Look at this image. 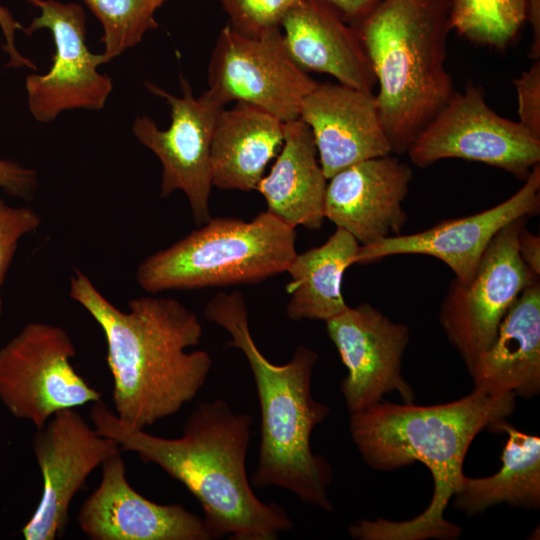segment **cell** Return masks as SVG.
Returning a JSON list of instances; mask_svg holds the SVG:
<instances>
[{
	"instance_id": "6da1fadb",
	"label": "cell",
	"mask_w": 540,
	"mask_h": 540,
	"mask_svg": "<svg viewBox=\"0 0 540 540\" xmlns=\"http://www.w3.org/2000/svg\"><path fill=\"white\" fill-rule=\"evenodd\" d=\"M512 393L490 395L473 390L451 402L421 406L381 401L351 413V438L364 462L372 469L391 471L414 462L432 474L430 504L405 521L362 519L348 528L359 540L456 539L462 528L449 522L444 512L463 477V463L474 438L506 420L515 410Z\"/></svg>"
},
{
	"instance_id": "7a4b0ae2",
	"label": "cell",
	"mask_w": 540,
	"mask_h": 540,
	"mask_svg": "<svg viewBox=\"0 0 540 540\" xmlns=\"http://www.w3.org/2000/svg\"><path fill=\"white\" fill-rule=\"evenodd\" d=\"M96 431L182 483L197 499L209 539L275 540L293 522L280 505L261 501L247 477L252 416L221 399L199 403L179 438L151 435L121 421L101 401L92 403Z\"/></svg>"
},
{
	"instance_id": "3957f363",
	"label": "cell",
	"mask_w": 540,
	"mask_h": 540,
	"mask_svg": "<svg viewBox=\"0 0 540 540\" xmlns=\"http://www.w3.org/2000/svg\"><path fill=\"white\" fill-rule=\"evenodd\" d=\"M69 296L103 331L115 415L121 421L144 429L196 397L212 360L206 351H186L199 345L203 333L192 310L174 298L142 296L122 311L77 269Z\"/></svg>"
},
{
	"instance_id": "277c9868",
	"label": "cell",
	"mask_w": 540,
	"mask_h": 540,
	"mask_svg": "<svg viewBox=\"0 0 540 540\" xmlns=\"http://www.w3.org/2000/svg\"><path fill=\"white\" fill-rule=\"evenodd\" d=\"M203 315L227 331L228 346L244 354L255 380L261 439L251 485L280 487L305 504L334 511L328 497L332 467L325 457L312 452L310 444L313 429L330 413V407L312 394L318 354L300 345L285 364L268 360L252 338L247 305L237 290L217 293L206 303Z\"/></svg>"
},
{
	"instance_id": "5b68a950",
	"label": "cell",
	"mask_w": 540,
	"mask_h": 540,
	"mask_svg": "<svg viewBox=\"0 0 540 540\" xmlns=\"http://www.w3.org/2000/svg\"><path fill=\"white\" fill-rule=\"evenodd\" d=\"M355 28L392 153L404 154L455 92L446 70L450 0H382Z\"/></svg>"
},
{
	"instance_id": "8992f818",
	"label": "cell",
	"mask_w": 540,
	"mask_h": 540,
	"mask_svg": "<svg viewBox=\"0 0 540 540\" xmlns=\"http://www.w3.org/2000/svg\"><path fill=\"white\" fill-rule=\"evenodd\" d=\"M295 228L268 211L251 221L211 218L137 267L150 294L258 283L286 272L297 254Z\"/></svg>"
},
{
	"instance_id": "52a82bcc",
	"label": "cell",
	"mask_w": 540,
	"mask_h": 540,
	"mask_svg": "<svg viewBox=\"0 0 540 540\" xmlns=\"http://www.w3.org/2000/svg\"><path fill=\"white\" fill-rule=\"evenodd\" d=\"M76 348L63 328L30 322L0 349V400L19 419L43 428L57 412L101 401L71 363Z\"/></svg>"
},
{
	"instance_id": "ba28073f",
	"label": "cell",
	"mask_w": 540,
	"mask_h": 540,
	"mask_svg": "<svg viewBox=\"0 0 540 540\" xmlns=\"http://www.w3.org/2000/svg\"><path fill=\"white\" fill-rule=\"evenodd\" d=\"M424 168L446 158L481 162L525 180L540 162V139L519 122L496 113L479 86L454 92L417 135L408 151Z\"/></svg>"
},
{
	"instance_id": "9c48e42d",
	"label": "cell",
	"mask_w": 540,
	"mask_h": 540,
	"mask_svg": "<svg viewBox=\"0 0 540 540\" xmlns=\"http://www.w3.org/2000/svg\"><path fill=\"white\" fill-rule=\"evenodd\" d=\"M525 219L503 227L484 251L471 279H454L442 301L439 322L467 368L492 344L521 292L539 279L517 249Z\"/></svg>"
},
{
	"instance_id": "30bf717a",
	"label": "cell",
	"mask_w": 540,
	"mask_h": 540,
	"mask_svg": "<svg viewBox=\"0 0 540 540\" xmlns=\"http://www.w3.org/2000/svg\"><path fill=\"white\" fill-rule=\"evenodd\" d=\"M208 84L224 105L246 102L285 123L299 118L304 98L318 83L293 60L281 29L247 36L227 25L212 51Z\"/></svg>"
},
{
	"instance_id": "8fae6325",
	"label": "cell",
	"mask_w": 540,
	"mask_h": 540,
	"mask_svg": "<svg viewBox=\"0 0 540 540\" xmlns=\"http://www.w3.org/2000/svg\"><path fill=\"white\" fill-rule=\"evenodd\" d=\"M180 84L182 96L178 97L153 83H145L152 94L168 103L171 123L163 130L150 117L140 116L134 120L132 131L161 162V197L182 191L195 223L201 226L212 218L209 211L213 187L211 145L217 118L226 105L210 90L196 98L183 76H180Z\"/></svg>"
},
{
	"instance_id": "7c38bea8",
	"label": "cell",
	"mask_w": 540,
	"mask_h": 540,
	"mask_svg": "<svg viewBox=\"0 0 540 540\" xmlns=\"http://www.w3.org/2000/svg\"><path fill=\"white\" fill-rule=\"evenodd\" d=\"M27 1L40 10V15L25 29L26 34L48 29L55 44L49 71L26 78L32 116L41 123H48L66 110L102 109L113 84L109 76L98 71V66L110 60L104 53L94 54L88 49L83 8L56 0Z\"/></svg>"
},
{
	"instance_id": "4fadbf2b",
	"label": "cell",
	"mask_w": 540,
	"mask_h": 540,
	"mask_svg": "<svg viewBox=\"0 0 540 540\" xmlns=\"http://www.w3.org/2000/svg\"><path fill=\"white\" fill-rule=\"evenodd\" d=\"M32 447L42 475V494L21 534L25 540H55L62 536L70 503L88 476L121 448L90 427L75 409L54 414L36 430Z\"/></svg>"
},
{
	"instance_id": "5bb4252c",
	"label": "cell",
	"mask_w": 540,
	"mask_h": 540,
	"mask_svg": "<svg viewBox=\"0 0 540 540\" xmlns=\"http://www.w3.org/2000/svg\"><path fill=\"white\" fill-rule=\"evenodd\" d=\"M326 328L347 368L341 392L350 413L383 401L391 392H397L403 403H414L415 392L402 375L410 340L405 324L363 303L326 321Z\"/></svg>"
},
{
	"instance_id": "9a60e30c",
	"label": "cell",
	"mask_w": 540,
	"mask_h": 540,
	"mask_svg": "<svg viewBox=\"0 0 540 540\" xmlns=\"http://www.w3.org/2000/svg\"><path fill=\"white\" fill-rule=\"evenodd\" d=\"M540 210V165L537 164L523 186L507 200L484 211L441 221L435 226L407 235H394L377 243L360 246L355 264H367L399 254L435 257L467 282L493 237L507 224Z\"/></svg>"
},
{
	"instance_id": "2e32d148",
	"label": "cell",
	"mask_w": 540,
	"mask_h": 540,
	"mask_svg": "<svg viewBox=\"0 0 540 540\" xmlns=\"http://www.w3.org/2000/svg\"><path fill=\"white\" fill-rule=\"evenodd\" d=\"M99 486L83 502L78 524L92 540H210L202 517L181 504H159L127 481L120 451L101 464Z\"/></svg>"
},
{
	"instance_id": "e0dca14e",
	"label": "cell",
	"mask_w": 540,
	"mask_h": 540,
	"mask_svg": "<svg viewBox=\"0 0 540 540\" xmlns=\"http://www.w3.org/2000/svg\"><path fill=\"white\" fill-rule=\"evenodd\" d=\"M411 167L392 154L346 167L328 179L324 215L360 246L400 234L407 215Z\"/></svg>"
},
{
	"instance_id": "ac0fdd59",
	"label": "cell",
	"mask_w": 540,
	"mask_h": 540,
	"mask_svg": "<svg viewBox=\"0 0 540 540\" xmlns=\"http://www.w3.org/2000/svg\"><path fill=\"white\" fill-rule=\"evenodd\" d=\"M299 119L311 130L327 179L358 162L393 154L373 92L318 83L304 98Z\"/></svg>"
},
{
	"instance_id": "d6986e66",
	"label": "cell",
	"mask_w": 540,
	"mask_h": 540,
	"mask_svg": "<svg viewBox=\"0 0 540 540\" xmlns=\"http://www.w3.org/2000/svg\"><path fill=\"white\" fill-rule=\"evenodd\" d=\"M285 45L304 71L373 92L376 78L355 27L325 0H298L281 23Z\"/></svg>"
},
{
	"instance_id": "ffe728a7",
	"label": "cell",
	"mask_w": 540,
	"mask_h": 540,
	"mask_svg": "<svg viewBox=\"0 0 540 540\" xmlns=\"http://www.w3.org/2000/svg\"><path fill=\"white\" fill-rule=\"evenodd\" d=\"M474 389L529 399L540 392V281L529 284L501 321L496 338L467 368Z\"/></svg>"
},
{
	"instance_id": "44dd1931",
	"label": "cell",
	"mask_w": 540,
	"mask_h": 540,
	"mask_svg": "<svg viewBox=\"0 0 540 540\" xmlns=\"http://www.w3.org/2000/svg\"><path fill=\"white\" fill-rule=\"evenodd\" d=\"M283 141L284 122L267 111L241 101L224 108L212 137V185L223 190H257Z\"/></svg>"
},
{
	"instance_id": "7402d4cb",
	"label": "cell",
	"mask_w": 540,
	"mask_h": 540,
	"mask_svg": "<svg viewBox=\"0 0 540 540\" xmlns=\"http://www.w3.org/2000/svg\"><path fill=\"white\" fill-rule=\"evenodd\" d=\"M327 182L310 128L299 118L285 122L282 149L257 187L267 211L294 228L318 230Z\"/></svg>"
},
{
	"instance_id": "603a6c76",
	"label": "cell",
	"mask_w": 540,
	"mask_h": 540,
	"mask_svg": "<svg viewBox=\"0 0 540 540\" xmlns=\"http://www.w3.org/2000/svg\"><path fill=\"white\" fill-rule=\"evenodd\" d=\"M508 435L501 454L502 465L495 474L470 478L466 475L451 498L453 506L474 516L507 503L526 509L540 507V439L516 429L507 420L488 428Z\"/></svg>"
},
{
	"instance_id": "cb8c5ba5",
	"label": "cell",
	"mask_w": 540,
	"mask_h": 540,
	"mask_svg": "<svg viewBox=\"0 0 540 540\" xmlns=\"http://www.w3.org/2000/svg\"><path fill=\"white\" fill-rule=\"evenodd\" d=\"M360 244L348 232L337 228L328 240L296 254L286 272L290 295L286 314L293 321H328L349 306L342 294L345 270L355 264Z\"/></svg>"
},
{
	"instance_id": "d4e9b609",
	"label": "cell",
	"mask_w": 540,
	"mask_h": 540,
	"mask_svg": "<svg viewBox=\"0 0 540 540\" xmlns=\"http://www.w3.org/2000/svg\"><path fill=\"white\" fill-rule=\"evenodd\" d=\"M524 23V0H450L451 30L477 45L503 50Z\"/></svg>"
},
{
	"instance_id": "484cf974",
	"label": "cell",
	"mask_w": 540,
	"mask_h": 540,
	"mask_svg": "<svg viewBox=\"0 0 540 540\" xmlns=\"http://www.w3.org/2000/svg\"><path fill=\"white\" fill-rule=\"evenodd\" d=\"M103 27L104 54L111 61L157 27L150 0H83Z\"/></svg>"
},
{
	"instance_id": "4316f807",
	"label": "cell",
	"mask_w": 540,
	"mask_h": 540,
	"mask_svg": "<svg viewBox=\"0 0 540 540\" xmlns=\"http://www.w3.org/2000/svg\"><path fill=\"white\" fill-rule=\"evenodd\" d=\"M298 0H220L228 26L247 36L281 29V23Z\"/></svg>"
},
{
	"instance_id": "83f0119b",
	"label": "cell",
	"mask_w": 540,
	"mask_h": 540,
	"mask_svg": "<svg viewBox=\"0 0 540 540\" xmlns=\"http://www.w3.org/2000/svg\"><path fill=\"white\" fill-rule=\"evenodd\" d=\"M40 216L28 207H12L0 197V316L3 308L2 286L22 237L38 229Z\"/></svg>"
},
{
	"instance_id": "f1b7e54d",
	"label": "cell",
	"mask_w": 540,
	"mask_h": 540,
	"mask_svg": "<svg viewBox=\"0 0 540 540\" xmlns=\"http://www.w3.org/2000/svg\"><path fill=\"white\" fill-rule=\"evenodd\" d=\"M517 93L519 123L540 139V60L513 80Z\"/></svg>"
},
{
	"instance_id": "f546056e",
	"label": "cell",
	"mask_w": 540,
	"mask_h": 540,
	"mask_svg": "<svg viewBox=\"0 0 540 540\" xmlns=\"http://www.w3.org/2000/svg\"><path fill=\"white\" fill-rule=\"evenodd\" d=\"M37 187L38 179L35 170L0 158V189L11 196L30 200Z\"/></svg>"
},
{
	"instance_id": "4dcf8cb0",
	"label": "cell",
	"mask_w": 540,
	"mask_h": 540,
	"mask_svg": "<svg viewBox=\"0 0 540 540\" xmlns=\"http://www.w3.org/2000/svg\"><path fill=\"white\" fill-rule=\"evenodd\" d=\"M341 15L343 20L357 27L382 0H325Z\"/></svg>"
},
{
	"instance_id": "1f68e13d",
	"label": "cell",
	"mask_w": 540,
	"mask_h": 540,
	"mask_svg": "<svg viewBox=\"0 0 540 540\" xmlns=\"http://www.w3.org/2000/svg\"><path fill=\"white\" fill-rule=\"evenodd\" d=\"M518 253L523 262L536 274L540 275V238L529 232L525 226L517 238Z\"/></svg>"
},
{
	"instance_id": "d6a6232c",
	"label": "cell",
	"mask_w": 540,
	"mask_h": 540,
	"mask_svg": "<svg viewBox=\"0 0 540 540\" xmlns=\"http://www.w3.org/2000/svg\"><path fill=\"white\" fill-rule=\"evenodd\" d=\"M524 18L532 28V41L528 57L540 60V0H524Z\"/></svg>"
},
{
	"instance_id": "836d02e7",
	"label": "cell",
	"mask_w": 540,
	"mask_h": 540,
	"mask_svg": "<svg viewBox=\"0 0 540 540\" xmlns=\"http://www.w3.org/2000/svg\"><path fill=\"white\" fill-rule=\"evenodd\" d=\"M150 1L158 9L166 0H150Z\"/></svg>"
},
{
	"instance_id": "e575fe53",
	"label": "cell",
	"mask_w": 540,
	"mask_h": 540,
	"mask_svg": "<svg viewBox=\"0 0 540 540\" xmlns=\"http://www.w3.org/2000/svg\"><path fill=\"white\" fill-rule=\"evenodd\" d=\"M4 13V7L0 5V16Z\"/></svg>"
}]
</instances>
